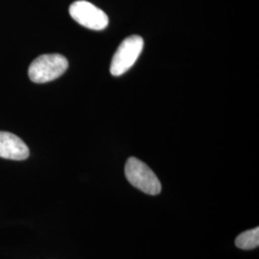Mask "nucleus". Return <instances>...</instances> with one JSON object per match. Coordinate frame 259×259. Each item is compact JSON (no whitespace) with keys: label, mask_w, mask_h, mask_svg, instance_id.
I'll use <instances>...</instances> for the list:
<instances>
[{"label":"nucleus","mask_w":259,"mask_h":259,"mask_svg":"<svg viewBox=\"0 0 259 259\" xmlns=\"http://www.w3.org/2000/svg\"><path fill=\"white\" fill-rule=\"evenodd\" d=\"M125 175L130 184L148 195H157L161 184L150 167L137 157H130L125 165Z\"/></svg>","instance_id":"f03ea898"},{"label":"nucleus","mask_w":259,"mask_h":259,"mask_svg":"<svg viewBox=\"0 0 259 259\" xmlns=\"http://www.w3.org/2000/svg\"><path fill=\"white\" fill-rule=\"evenodd\" d=\"M143 46V38L138 35H133L124 39L112 57L111 74L113 76H120L126 73L137 62L138 58L142 52Z\"/></svg>","instance_id":"7ed1b4c3"},{"label":"nucleus","mask_w":259,"mask_h":259,"mask_svg":"<svg viewBox=\"0 0 259 259\" xmlns=\"http://www.w3.org/2000/svg\"><path fill=\"white\" fill-rule=\"evenodd\" d=\"M69 15L80 25L95 31L103 30L109 24L105 12L85 0L73 2L69 7Z\"/></svg>","instance_id":"20e7f679"},{"label":"nucleus","mask_w":259,"mask_h":259,"mask_svg":"<svg viewBox=\"0 0 259 259\" xmlns=\"http://www.w3.org/2000/svg\"><path fill=\"white\" fill-rule=\"evenodd\" d=\"M29 148L22 139L8 132H0V157L24 160L29 157Z\"/></svg>","instance_id":"39448f33"},{"label":"nucleus","mask_w":259,"mask_h":259,"mask_svg":"<svg viewBox=\"0 0 259 259\" xmlns=\"http://www.w3.org/2000/svg\"><path fill=\"white\" fill-rule=\"evenodd\" d=\"M235 245L241 250H253L259 246V228L242 232L235 239Z\"/></svg>","instance_id":"423d86ee"},{"label":"nucleus","mask_w":259,"mask_h":259,"mask_svg":"<svg viewBox=\"0 0 259 259\" xmlns=\"http://www.w3.org/2000/svg\"><path fill=\"white\" fill-rule=\"evenodd\" d=\"M68 67L66 58L60 54H46L36 58L29 66L28 75L32 82L44 83L64 74Z\"/></svg>","instance_id":"f257e3e1"}]
</instances>
